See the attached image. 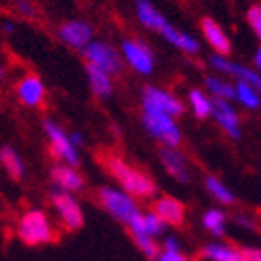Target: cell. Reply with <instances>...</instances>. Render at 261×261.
I'll return each mask as SVG.
<instances>
[{"label":"cell","mask_w":261,"mask_h":261,"mask_svg":"<svg viewBox=\"0 0 261 261\" xmlns=\"http://www.w3.org/2000/svg\"><path fill=\"white\" fill-rule=\"evenodd\" d=\"M0 163L4 166V170L10 174L11 179H21L24 175V163H22L21 155L10 146L0 147Z\"/></svg>","instance_id":"cell-22"},{"label":"cell","mask_w":261,"mask_h":261,"mask_svg":"<svg viewBox=\"0 0 261 261\" xmlns=\"http://www.w3.org/2000/svg\"><path fill=\"white\" fill-rule=\"evenodd\" d=\"M50 179L55 183L56 189L65 192H79L84 187V181H82V175L76 172L75 166H69V164H56L50 170Z\"/></svg>","instance_id":"cell-16"},{"label":"cell","mask_w":261,"mask_h":261,"mask_svg":"<svg viewBox=\"0 0 261 261\" xmlns=\"http://www.w3.org/2000/svg\"><path fill=\"white\" fill-rule=\"evenodd\" d=\"M226 220L228 218H226L224 211H220V209H209L201 217L203 228L211 235H215V237H222L224 235V231H226Z\"/></svg>","instance_id":"cell-27"},{"label":"cell","mask_w":261,"mask_h":261,"mask_svg":"<svg viewBox=\"0 0 261 261\" xmlns=\"http://www.w3.org/2000/svg\"><path fill=\"white\" fill-rule=\"evenodd\" d=\"M213 103H215V99L198 88L189 92V105H191L192 112L198 120H205V118L213 116Z\"/></svg>","instance_id":"cell-25"},{"label":"cell","mask_w":261,"mask_h":261,"mask_svg":"<svg viewBox=\"0 0 261 261\" xmlns=\"http://www.w3.org/2000/svg\"><path fill=\"white\" fill-rule=\"evenodd\" d=\"M86 76H88L90 90H92V93L95 97L107 99L112 95V92H114V82H112V75L110 73L99 69V67H93V65H86Z\"/></svg>","instance_id":"cell-19"},{"label":"cell","mask_w":261,"mask_h":261,"mask_svg":"<svg viewBox=\"0 0 261 261\" xmlns=\"http://www.w3.org/2000/svg\"><path fill=\"white\" fill-rule=\"evenodd\" d=\"M157 261H189V257L183 254V252H166L161 250V256H159Z\"/></svg>","instance_id":"cell-32"},{"label":"cell","mask_w":261,"mask_h":261,"mask_svg":"<svg viewBox=\"0 0 261 261\" xmlns=\"http://www.w3.org/2000/svg\"><path fill=\"white\" fill-rule=\"evenodd\" d=\"M13 30H15V27H13V22H11V21L2 22V32H4V34H8V36H10V34H13Z\"/></svg>","instance_id":"cell-36"},{"label":"cell","mask_w":261,"mask_h":261,"mask_svg":"<svg viewBox=\"0 0 261 261\" xmlns=\"http://www.w3.org/2000/svg\"><path fill=\"white\" fill-rule=\"evenodd\" d=\"M259 110H261V109H259Z\"/></svg>","instance_id":"cell-38"},{"label":"cell","mask_w":261,"mask_h":261,"mask_svg":"<svg viewBox=\"0 0 261 261\" xmlns=\"http://www.w3.org/2000/svg\"><path fill=\"white\" fill-rule=\"evenodd\" d=\"M99 201L101 205L110 213L116 220L121 224L129 226L138 215H142L140 207L136 203L135 196H130L123 189H116V187H103L99 191Z\"/></svg>","instance_id":"cell-3"},{"label":"cell","mask_w":261,"mask_h":261,"mask_svg":"<svg viewBox=\"0 0 261 261\" xmlns=\"http://www.w3.org/2000/svg\"><path fill=\"white\" fill-rule=\"evenodd\" d=\"M15 10L27 19H36L38 17V8L30 0H15Z\"/></svg>","instance_id":"cell-30"},{"label":"cell","mask_w":261,"mask_h":261,"mask_svg":"<svg viewBox=\"0 0 261 261\" xmlns=\"http://www.w3.org/2000/svg\"><path fill=\"white\" fill-rule=\"evenodd\" d=\"M60 39L67 47L76 50H84L93 41V28L86 21H67L58 30Z\"/></svg>","instance_id":"cell-11"},{"label":"cell","mask_w":261,"mask_h":261,"mask_svg":"<svg viewBox=\"0 0 261 261\" xmlns=\"http://www.w3.org/2000/svg\"><path fill=\"white\" fill-rule=\"evenodd\" d=\"M109 172L116 177V181L121 185V189L129 192L135 198H151L155 194V183L147 177L144 172L133 168L120 157H109L107 159Z\"/></svg>","instance_id":"cell-1"},{"label":"cell","mask_w":261,"mask_h":261,"mask_svg":"<svg viewBox=\"0 0 261 261\" xmlns=\"http://www.w3.org/2000/svg\"><path fill=\"white\" fill-rule=\"evenodd\" d=\"M201 256L205 261H246L243 250L222 243H209L203 246Z\"/></svg>","instance_id":"cell-21"},{"label":"cell","mask_w":261,"mask_h":261,"mask_svg":"<svg viewBox=\"0 0 261 261\" xmlns=\"http://www.w3.org/2000/svg\"><path fill=\"white\" fill-rule=\"evenodd\" d=\"M142 123L155 140L164 144V147H177L181 144V129L172 116L142 112Z\"/></svg>","instance_id":"cell-5"},{"label":"cell","mask_w":261,"mask_h":261,"mask_svg":"<svg viewBox=\"0 0 261 261\" xmlns=\"http://www.w3.org/2000/svg\"><path fill=\"white\" fill-rule=\"evenodd\" d=\"M17 97L24 107H30V109H36L39 105L43 103L45 99V84L43 81L39 79L38 75H32L28 73L17 82L15 86Z\"/></svg>","instance_id":"cell-12"},{"label":"cell","mask_w":261,"mask_h":261,"mask_svg":"<svg viewBox=\"0 0 261 261\" xmlns=\"http://www.w3.org/2000/svg\"><path fill=\"white\" fill-rule=\"evenodd\" d=\"M161 36H163L170 45H174L175 49L183 50L187 55H196V53L200 50V41H198L194 36H191V34H187V32H179V30L175 27H172L170 22L164 27Z\"/></svg>","instance_id":"cell-20"},{"label":"cell","mask_w":261,"mask_h":261,"mask_svg":"<svg viewBox=\"0 0 261 261\" xmlns=\"http://www.w3.org/2000/svg\"><path fill=\"white\" fill-rule=\"evenodd\" d=\"M201 34H203V39H205L209 47L215 50V55L220 56H228L231 53V41H229L228 34L224 32L222 27L218 24L215 19L211 17H203L200 22Z\"/></svg>","instance_id":"cell-14"},{"label":"cell","mask_w":261,"mask_h":261,"mask_svg":"<svg viewBox=\"0 0 261 261\" xmlns=\"http://www.w3.org/2000/svg\"><path fill=\"white\" fill-rule=\"evenodd\" d=\"M246 21L250 24L252 32L256 34L261 41V6L259 4H254L248 8V11H246Z\"/></svg>","instance_id":"cell-29"},{"label":"cell","mask_w":261,"mask_h":261,"mask_svg":"<svg viewBox=\"0 0 261 261\" xmlns=\"http://www.w3.org/2000/svg\"><path fill=\"white\" fill-rule=\"evenodd\" d=\"M43 130L45 135H47V138H49L53 155L56 159L64 161V164H69V166H75L76 168L81 164V155H79V149L73 146L69 135L53 120L43 121Z\"/></svg>","instance_id":"cell-6"},{"label":"cell","mask_w":261,"mask_h":261,"mask_svg":"<svg viewBox=\"0 0 261 261\" xmlns=\"http://www.w3.org/2000/svg\"><path fill=\"white\" fill-rule=\"evenodd\" d=\"M135 10H136V19H138L142 27L147 28V30L163 32L164 27L168 24V21L163 17V13H161L149 0H135Z\"/></svg>","instance_id":"cell-18"},{"label":"cell","mask_w":261,"mask_h":261,"mask_svg":"<svg viewBox=\"0 0 261 261\" xmlns=\"http://www.w3.org/2000/svg\"><path fill=\"white\" fill-rule=\"evenodd\" d=\"M17 235L19 239L28 246L47 245L55 239V226L50 218L39 209H30L19 218L17 224Z\"/></svg>","instance_id":"cell-2"},{"label":"cell","mask_w":261,"mask_h":261,"mask_svg":"<svg viewBox=\"0 0 261 261\" xmlns=\"http://www.w3.org/2000/svg\"><path fill=\"white\" fill-rule=\"evenodd\" d=\"M209 64H211V67L215 71H220V73L235 76L237 81H243V82H246V84H250V86H254L257 92L261 93V71L246 67V65L235 64V62L228 60L226 56H220V55L211 56Z\"/></svg>","instance_id":"cell-10"},{"label":"cell","mask_w":261,"mask_h":261,"mask_svg":"<svg viewBox=\"0 0 261 261\" xmlns=\"http://www.w3.org/2000/svg\"><path fill=\"white\" fill-rule=\"evenodd\" d=\"M235 101L245 107L246 110H256L261 109V93L256 88L246 84L243 81L235 82Z\"/></svg>","instance_id":"cell-24"},{"label":"cell","mask_w":261,"mask_h":261,"mask_svg":"<svg viewBox=\"0 0 261 261\" xmlns=\"http://www.w3.org/2000/svg\"><path fill=\"white\" fill-rule=\"evenodd\" d=\"M163 250L166 252H179L181 250V243L175 235H166L163 241Z\"/></svg>","instance_id":"cell-31"},{"label":"cell","mask_w":261,"mask_h":261,"mask_svg":"<svg viewBox=\"0 0 261 261\" xmlns=\"http://www.w3.org/2000/svg\"><path fill=\"white\" fill-rule=\"evenodd\" d=\"M254 64H256L257 71H261V47H257L256 55H254Z\"/></svg>","instance_id":"cell-37"},{"label":"cell","mask_w":261,"mask_h":261,"mask_svg":"<svg viewBox=\"0 0 261 261\" xmlns=\"http://www.w3.org/2000/svg\"><path fill=\"white\" fill-rule=\"evenodd\" d=\"M235 222L239 224L241 228H246V229H252V228H254L252 220H250V218H246V217H235Z\"/></svg>","instance_id":"cell-35"},{"label":"cell","mask_w":261,"mask_h":261,"mask_svg":"<svg viewBox=\"0 0 261 261\" xmlns=\"http://www.w3.org/2000/svg\"><path fill=\"white\" fill-rule=\"evenodd\" d=\"M50 200H53V205H55V211L60 218L62 226L69 231H75V229L82 228L84 224V213H82L81 203L75 200V196L71 192L60 191V189H53L50 191Z\"/></svg>","instance_id":"cell-8"},{"label":"cell","mask_w":261,"mask_h":261,"mask_svg":"<svg viewBox=\"0 0 261 261\" xmlns=\"http://www.w3.org/2000/svg\"><path fill=\"white\" fill-rule=\"evenodd\" d=\"M69 138H71V142H73V146H75L76 149L84 146V136H82L81 133H69Z\"/></svg>","instance_id":"cell-34"},{"label":"cell","mask_w":261,"mask_h":261,"mask_svg":"<svg viewBox=\"0 0 261 261\" xmlns=\"http://www.w3.org/2000/svg\"><path fill=\"white\" fill-rule=\"evenodd\" d=\"M153 211L163 218L166 226H179L185 217V207L174 196H161L159 200H155Z\"/></svg>","instance_id":"cell-17"},{"label":"cell","mask_w":261,"mask_h":261,"mask_svg":"<svg viewBox=\"0 0 261 261\" xmlns=\"http://www.w3.org/2000/svg\"><path fill=\"white\" fill-rule=\"evenodd\" d=\"M243 254H245L246 261H261V248H252V246H245L241 248Z\"/></svg>","instance_id":"cell-33"},{"label":"cell","mask_w":261,"mask_h":261,"mask_svg":"<svg viewBox=\"0 0 261 261\" xmlns=\"http://www.w3.org/2000/svg\"><path fill=\"white\" fill-rule=\"evenodd\" d=\"M136 243V246L140 248V252L147 259H159L161 256V248H159L157 241L149 237V235H138V237H133Z\"/></svg>","instance_id":"cell-28"},{"label":"cell","mask_w":261,"mask_h":261,"mask_svg":"<svg viewBox=\"0 0 261 261\" xmlns=\"http://www.w3.org/2000/svg\"><path fill=\"white\" fill-rule=\"evenodd\" d=\"M161 163H163L164 170L168 172L175 181L179 183H187L191 179V170H189V163L187 157L177 149V147H163L159 151Z\"/></svg>","instance_id":"cell-13"},{"label":"cell","mask_w":261,"mask_h":261,"mask_svg":"<svg viewBox=\"0 0 261 261\" xmlns=\"http://www.w3.org/2000/svg\"><path fill=\"white\" fill-rule=\"evenodd\" d=\"M205 189L218 203H222V205H231V203H235V194L229 191L228 187L224 185L218 177H215V175H207L205 177Z\"/></svg>","instance_id":"cell-26"},{"label":"cell","mask_w":261,"mask_h":261,"mask_svg":"<svg viewBox=\"0 0 261 261\" xmlns=\"http://www.w3.org/2000/svg\"><path fill=\"white\" fill-rule=\"evenodd\" d=\"M121 56L127 65H130L140 75H151L155 69V56L151 49L140 39H123L121 41Z\"/></svg>","instance_id":"cell-9"},{"label":"cell","mask_w":261,"mask_h":261,"mask_svg":"<svg viewBox=\"0 0 261 261\" xmlns=\"http://www.w3.org/2000/svg\"><path fill=\"white\" fill-rule=\"evenodd\" d=\"M205 90L209 92L213 99H220V101H235V86L224 81L222 76L209 75L205 76Z\"/></svg>","instance_id":"cell-23"},{"label":"cell","mask_w":261,"mask_h":261,"mask_svg":"<svg viewBox=\"0 0 261 261\" xmlns=\"http://www.w3.org/2000/svg\"><path fill=\"white\" fill-rule=\"evenodd\" d=\"M183 110H185V107L174 93L161 90L157 86H146L142 90V112L177 118L183 114Z\"/></svg>","instance_id":"cell-4"},{"label":"cell","mask_w":261,"mask_h":261,"mask_svg":"<svg viewBox=\"0 0 261 261\" xmlns=\"http://www.w3.org/2000/svg\"><path fill=\"white\" fill-rule=\"evenodd\" d=\"M86 65H93L99 69L107 71L110 75H118L123 69V56L121 53L112 47V45L105 43V41H92L86 49L82 50Z\"/></svg>","instance_id":"cell-7"},{"label":"cell","mask_w":261,"mask_h":261,"mask_svg":"<svg viewBox=\"0 0 261 261\" xmlns=\"http://www.w3.org/2000/svg\"><path fill=\"white\" fill-rule=\"evenodd\" d=\"M213 118L217 120V123L222 127V130L229 138H241V123H239V116H237V110L231 107L229 101H220V99H215L213 103Z\"/></svg>","instance_id":"cell-15"}]
</instances>
